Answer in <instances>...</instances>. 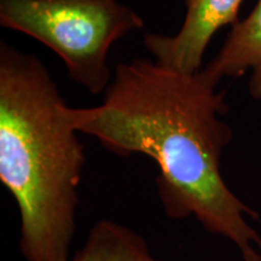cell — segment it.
Returning <instances> with one entry per match:
<instances>
[{
	"mask_svg": "<svg viewBox=\"0 0 261 261\" xmlns=\"http://www.w3.org/2000/svg\"><path fill=\"white\" fill-rule=\"evenodd\" d=\"M46 65L0 42V181L17 203L25 261H70L85 146Z\"/></svg>",
	"mask_w": 261,
	"mask_h": 261,
	"instance_id": "cell-2",
	"label": "cell"
},
{
	"mask_svg": "<svg viewBox=\"0 0 261 261\" xmlns=\"http://www.w3.org/2000/svg\"><path fill=\"white\" fill-rule=\"evenodd\" d=\"M70 261H161L142 234L126 225L102 219L91 227Z\"/></svg>",
	"mask_w": 261,
	"mask_h": 261,
	"instance_id": "cell-6",
	"label": "cell"
},
{
	"mask_svg": "<svg viewBox=\"0 0 261 261\" xmlns=\"http://www.w3.org/2000/svg\"><path fill=\"white\" fill-rule=\"evenodd\" d=\"M0 24L47 46L71 81L99 96L113 79L110 48L144 21L117 0H0Z\"/></svg>",
	"mask_w": 261,
	"mask_h": 261,
	"instance_id": "cell-3",
	"label": "cell"
},
{
	"mask_svg": "<svg viewBox=\"0 0 261 261\" xmlns=\"http://www.w3.org/2000/svg\"><path fill=\"white\" fill-rule=\"evenodd\" d=\"M187 14L173 35L149 33L144 46L156 63L194 74L200 71L208 45L219 29L238 22L242 0H184Z\"/></svg>",
	"mask_w": 261,
	"mask_h": 261,
	"instance_id": "cell-4",
	"label": "cell"
},
{
	"mask_svg": "<svg viewBox=\"0 0 261 261\" xmlns=\"http://www.w3.org/2000/svg\"><path fill=\"white\" fill-rule=\"evenodd\" d=\"M207 68L218 77H240L252 71L249 93L261 103V0L242 21L231 27L223 46Z\"/></svg>",
	"mask_w": 261,
	"mask_h": 261,
	"instance_id": "cell-5",
	"label": "cell"
},
{
	"mask_svg": "<svg viewBox=\"0 0 261 261\" xmlns=\"http://www.w3.org/2000/svg\"><path fill=\"white\" fill-rule=\"evenodd\" d=\"M220 80L207 67L188 74L136 58L116 65L102 104L68 107L67 116L77 132L113 154L154 160L167 217L194 215L205 231L231 241L243 261H261V236L246 218L259 215L221 175V154L232 129L219 119L228 109L226 93L218 91Z\"/></svg>",
	"mask_w": 261,
	"mask_h": 261,
	"instance_id": "cell-1",
	"label": "cell"
}]
</instances>
